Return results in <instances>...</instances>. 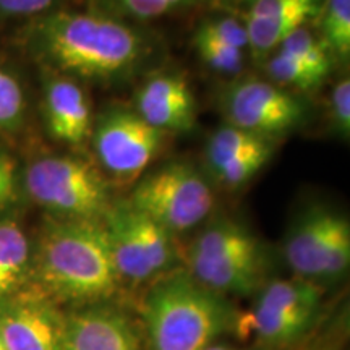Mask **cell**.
<instances>
[{
	"label": "cell",
	"instance_id": "26",
	"mask_svg": "<svg viewBox=\"0 0 350 350\" xmlns=\"http://www.w3.org/2000/svg\"><path fill=\"white\" fill-rule=\"evenodd\" d=\"M57 0H0V18H36L51 10Z\"/></svg>",
	"mask_w": 350,
	"mask_h": 350
},
{
	"label": "cell",
	"instance_id": "11",
	"mask_svg": "<svg viewBox=\"0 0 350 350\" xmlns=\"http://www.w3.org/2000/svg\"><path fill=\"white\" fill-rule=\"evenodd\" d=\"M221 106L230 126L266 138L295 129L306 113L294 94L256 78L235 81L222 94Z\"/></svg>",
	"mask_w": 350,
	"mask_h": 350
},
{
	"label": "cell",
	"instance_id": "23",
	"mask_svg": "<svg viewBox=\"0 0 350 350\" xmlns=\"http://www.w3.org/2000/svg\"><path fill=\"white\" fill-rule=\"evenodd\" d=\"M20 187L18 164L10 152L0 148V214L12 206Z\"/></svg>",
	"mask_w": 350,
	"mask_h": 350
},
{
	"label": "cell",
	"instance_id": "29",
	"mask_svg": "<svg viewBox=\"0 0 350 350\" xmlns=\"http://www.w3.org/2000/svg\"><path fill=\"white\" fill-rule=\"evenodd\" d=\"M318 350H336V349H331V347H329V349H318Z\"/></svg>",
	"mask_w": 350,
	"mask_h": 350
},
{
	"label": "cell",
	"instance_id": "2",
	"mask_svg": "<svg viewBox=\"0 0 350 350\" xmlns=\"http://www.w3.org/2000/svg\"><path fill=\"white\" fill-rule=\"evenodd\" d=\"M31 286L73 308L111 301L122 284L103 221L47 216L34 242Z\"/></svg>",
	"mask_w": 350,
	"mask_h": 350
},
{
	"label": "cell",
	"instance_id": "4",
	"mask_svg": "<svg viewBox=\"0 0 350 350\" xmlns=\"http://www.w3.org/2000/svg\"><path fill=\"white\" fill-rule=\"evenodd\" d=\"M188 274L224 297L256 294L265 286V248L242 222L230 217L216 219L191 243Z\"/></svg>",
	"mask_w": 350,
	"mask_h": 350
},
{
	"label": "cell",
	"instance_id": "20",
	"mask_svg": "<svg viewBox=\"0 0 350 350\" xmlns=\"http://www.w3.org/2000/svg\"><path fill=\"white\" fill-rule=\"evenodd\" d=\"M321 41L340 59L350 54V0H325L321 3Z\"/></svg>",
	"mask_w": 350,
	"mask_h": 350
},
{
	"label": "cell",
	"instance_id": "7",
	"mask_svg": "<svg viewBox=\"0 0 350 350\" xmlns=\"http://www.w3.org/2000/svg\"><path fill=\"white\" fill-rule=\"evenodd\" d=\"M126 200L172 235L201 224L216 203L209 182L187 163H170L148 174Z\"/></svg>",
	"mask_w": 350,
	"mask_h": 350
},
{
	"label": "cell",
	"instance_id": "13",
	"mask_svg": "<svg viewBox=\"0 0 350 350\" xmlns=\"http://www.w3.org/2000/svg\"><path fill=\"white\" fill-rule=\"evenodd\" d=\"M142 332L130 314L111 301L64 312L60 350H143Z\"/></svg>",
	"mask_w": 350,
	"mask_h": 350
},
{
	"label": "cell",
	"instance_id": "17",
	"mask_svg": "<svg viewBox=\"0 0 350 350\" xmlns=\"http://www.w3.org/2000/svg\"><path fill=\"white\" fill-rule=\"evenodd\" d=\"M135 112L164 133L188 131L196 122L195 96L183 77L156 75L138 90Z\"/></svg>",
	"mask_w": 350,
	"mask_h": 350
},
{
	"label": "cell",
	"instance_id": "14",
	"mask_svg": "<svg viewBox=\"0 0 350 350\" xmlns=\"http://www.w3.org/2000/svg\"><path fill=\"white\" fill-rule=\"evenodd\" d=\"M273 152L271 138L227 125L209 138L206 164L217 183L226 188H240L269 163Z\"/></svg>",
	"mask_w": 350,
	"mask_h": 350
},
{
	"label": "cell",
	"instance_id": "3",
	"mask_svg": "<svg viewBox=\"0 0 350 350\" xmlns=\"http://www.w3.org/2000/svg\"><path fill=\"white\" fill-rule=\"evenodd\" d=\"M146 350H204L239 326L227 297L196 282L188 273L172 271L148 291L142 305Z\"/></svg>",
	"mask_w": 350,
	"mask_h": 350
},
{
	"label": "cell",
	"instance_id": "12",
	"mask_svg": "<svg viewBox=\"0 0 350 350\" xmlns=\"http://www.w3.org/2000/svg\"><path fill=\"white\" fill-rule=\"evenodd\" d=\"M64 312L28 286L0 300V339L7 350H60Z\"/></svg>",
	"mask_w": 350,
	"mask_h": 350
},
{
	"label": "cell",
	"instance_id": "6",
	"mask_svg": "<svg viewBox=\"0 0 350 350\" xmlns=\"http://www.w3.org/2000/svg\"><path fill=\"white\" fill-rule=\"evenodd\" d=\"M103 226L120 284L154 282L172 273L180 260L175 235L131 206L129 200L112 203Z\"/></svg>",
	"mask_w": 350,
	"mask_h": 350
},
{
	"label": "cell",
	"instance_id": "21",
	"mask_svg": "<svg viewBox=\"0 0 350 350\" xmlns=\"http://www.w3.org/2000/svg\"><path fill=\"white\" fill-rule=\"evenodd\" d=\"M26 117L23 86L7 67L0 64V133L21 129Z\"/></svg>",
	"mask_w": 350,
	"mask_h": 350
},
{
	"label": "cell",
	"instance_id": "5",
	"mask_svg": "<svg viewBox=\"0 0 350 350\" xmlns=\"http://www.w3.org/2000/svg\"><path fill=\"white\" fill-rule=\"evenodd\" d=\"M20 183L51 217L103 221L113 203L106 178L80 157H38L26 165Z\"/></svg>",
	"mask_w": 350,
	"mask_h": 350
},
{
	"label": "cell",
	"instance_id": "18",
	"mask_svg": "<svg viewBox=\"0 0 350 350\" xmlns=\"http://www.w3.org/2000/svg\"><path fill=\"white\" fill-rule=\"evenodd\" d=\"M34 242L16 217L0 216V300L31 286Z\"/></svg>",
	"mask_w": 350,
	"mask_h": 350
},
{
	"label": "cell",
	"instance_id": "10",
	"mask_svg": "<svg viewBox=\"0 0 350 350\" xmlns=\"http://www.w3.org/2000/svg\"><path fill=\"white\" fill-rule=\"evenodd\" d=\"M165 135L135 111L112 107L100 113L90 139L103 169L119 183H130L159 154Z\"/></svg>",
	"mask_w": 350,
	"mask_h": 350
},
{
	"label": "cell",
	"instance_id": "16",
	"mask_svg": "<svg viewBox=\"0 0 350 350\" xmlns=\"http://www.w3.org/2000/svg\"><path fill=\"white\" fill-rule=\"evenodd\" d=\"M331 67L326 44L301 26L279 44L268 64V73L278 85L313 91L325 83Z\"/></svg>",
	"mask_w": 350,
	"mask_h": 350
},
{
	"label": "cell",
	"instance_id": "22",
	"mask_svg": "<svg viewBox=\"0 0 350 350\" xmlns=\"http://www.w3.org/2000/svg\"><path fill=\"white\" fill-rule=\"evenodd\" d=\"M331 122L340 137L347 139L350 135V81L349 77L340 78L331 93Z\"/></svg>",
	"mask_w": 350,
	"mask_h": 350
},
{
	"label": "cell",
	"instance_id": "28",
	"mask_svg": "<svg viewBox=\"0 0 350 350\" xmlns=\"http://www.w3.org/2000/svg\"><path fill=\"white\" fill-rule=\"evenodd\" d=\"M0 350H7L5 345H3V342H2V339H0Z\"/></svg>",
	"mask_w": 350,
	"mask_h": 350
},
{
	"label": "cell",
	"instance_id": "27",
	"mask_svg": "<svg viewBox=\"0 0 350 350\" xmlns=\"http://www.w3.org/2000/svg\"><path fill=\"white\" fill-rule=\"evenodd\" d=\"M204 350H240V349H235V347H230V345L227 344H221V342H214L213 345H209L208 349Z\"/></svg>",
	"mask_w": 350,
	"mask_h": 350
},
{
	"label": "cell",
	"instance_id": "19",
	"mask_svg": "<svg viewBox=\"0 0 350 350\" xmlns=\"http://www.w3.org/2000/svg\"><path fill=\"white\" fill-rule=\"evenodd\" d=\"M195 47L200 59L213 72L221 75H237L245 64V51L230 46L208 31L203 25L195 33Z\"/></svg>",
	"mask_w": 350,
	"mask_h": 350
},
{
	"label": "cell",
	"instance_id": "1",
	"mask_svg": "<svg viewBox=\"0 0 350 350\" xmlns=\"http://www.w3.org/2000/svg\"><path fill=\"white\" fill-rule=\"evenodd\" d=\"M26 44L44 68L77 81L124 80L144 60L137 29L94 13L47 12L26 28Z\"/></svg>",
	"mask_w": 350,
	"mask_h": 350
},
{
	"label": "cell",
	"instance_id": "8",
	"mask_svg": "<svg viewBox=\"0 0 350 350\" xmlns=\"http://www.w3.org/2000/svg\"><path fill=\"white\" fill-rule=\"evenodd\" d=\"M284 258L295 278L318 284L344 278L350 266V222L327 206L305 209L284 240Z\"/></svg>",
	"mask_w": 350,
	"mask_h": 350
},
{
	"label": "cell",
	"instance_id": "30",
	"mask_svg": "<svg viewBox=\"0 0 350 350\" xmlns=\"http://www.w3.org/2000/svg\"><path fill=\"white\" fill-rule=\"evenodd\" d=\"M252 2H255V0H252Z\"/></svg>",
	"mask_w": 350,
	"mask_h": 350
},
{
	"label": "cell",
	"instance_id": "24",
	"mask_svg": "<svg viewBox=\"0 0 350 350\" xmlns=\"http://www.w3.org/2000/svg\"><path fill=\"white\" fill-rule=\"evenodd\" d=\"M125 13L137 18H154L187 5L190 0H113Z\"/></svg>",
	"mask_w": 350,
	"mask_h": 350
},
{
	"label": "cell",
	"instance_id": "15",
	"mask_svg": "<svg viewBox=\"0 0 350 350\" xmlns=\"http://www.w3.org/2000/svg\"><path fill=\"white\" fill-rule=\"evenodd\" d=\"M42 117L47 133L67 146H81L93 133V109L80 81L46 68Z\"/></svg>",
	"mask_w": 350,
	"mask_h": 350
},
{
	"label": "cell",
	"instance_id": "25",
	"mask_svg": "<svg viewBox=\"0 0 350 350\" xmlns=\"http://www.w3.org/2000/svg\"><path fill=\"white\" fill-rule=\"evenodd\" d=\"M209 33L222 39V41L237 47L240 51H245L248 47L247 29L243 25H240L235 18L230 16H222V18H211L201 23Z\"/></svg>",
	"mask_w": 350,
	"mask_h": 350
},
{
	"label": "cell",
	"instance_id": "9",
	"mask_svg": "<svg viewBox=\"0 0 350 350\" xmlns=\"http://www.w3.org/2000/svg\"><path fill=\"white\" fill-rule=\"evenodd\" d=\"M323 287L304 279H274L256 292L250 326L262 349L281 350L300 342L318 323Z\"/></svg>",
	"mask_w": 350,
	"mask_h": 350
}]
</instances>
